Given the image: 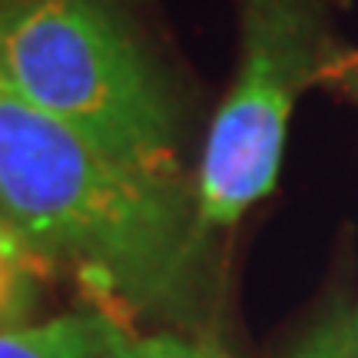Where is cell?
<instances>
[{"mask_svg":"<svg viewBox=\"0 0 358 358\" xmlns=\"http://www.w3.org/2000/svg\"><path fill=\"white\" fill-rule=\"evenodd\" d=\"M0 239H20V236L7 226V219H3V216H0Z\"/></svg>","mask_w":358,"mask_h":358,"instance_id":"30bf717a","label":"cell"},{"mask_svg":"<svg viewBox=\"0 0 358 358\" xmlns=\"http://www.w3.org/2000/svg\"><path fill=\"white\" fill-rule=\"evenodd\" d=\"M236 73L196 159L199 229L239 226L282 173L289 123L302 93L325 83L345 47L335 40L332 10L345 0H232Z\"/></svg>","mask_w":358,"mask_h":358,"instance_id":"3957f363","label":"cell"},{"mask_svg":"<svg viewBox=\"0 0 358 358\" xmlns=\"http://www.w3.org/2000/svg\"><path fill=\"white\" fill-rule=\"evenodd\" d=\"M352 335H355V348H358V312L352 315Z\"/></svg>","mask_w":358,"mask_h":358,"instance_id":"8fae6325","label":"cell"},{"mask_svg":"<svg viewBox=\"0 0 358 358\" xmlns=\"http://www.w3.org/2000/svg\"><path fill=\"white\" fill-rule=\"evenodd\" d=\"M113 312L80 308L20 329L0 332V358H110L116 332Z\"/></svg>","mask_w":358,"mask_h":358,"instance_id":"277c9868","label":"cell"},{"mask_svg":"<svg viewBox=\"0 0 358 358\" xmlns=\"http://www.w3.org/2000/svg\"><path fill=\"white\" fill-rule=\"evenodd\" d=\"M289 358H358L355 335H352V315L348 312H329L306 332V338L292 348Z\"/></svg>","mask_w":358,"mask_h":358,"instance_id":"8992f818","label":"cell"},{"mask_svg":"<svg viewBox=\"0 0 358 358\" xmlns=\"http://www.w3.org/2000/svg\"><path fill=\"white\" fill-rule=\"evenodd\" d=\"M3 3H24V0H0V7H3Z\"/></svg>","mask_w":358,"mask_h":358,"instance_id":"7c38bea8","label":"cell"},{"mask_svg":"<svg viewBox=\"0 0 358 358\" xmlns=\"http://www.w3.org/2000/svg\"><path fill=\"white\" fill-rule=\"evenodd\" d=\"M325 83L338 87L345 96H352L358 103V50H348L345 47V53L338 57V64L332 66V73H329Z\"/></svg>","mask_w":358,"mask_h":358,"instance_id":"ba28073f","label":"cell"},{"mask_svg":"<svg viewBox=\"0 0 358 358\" xmlns=\"http://www.w3.org/2000/svg\"><path fill=\"white\" fill-rule=\"evenodd\" d=\"M0 216L43 266H66L123 322L182 306L213 245L196 182L133 173L3 77Z\"/></svg>","mask_w":358,"mask_h":358,"instance_id":"6da1fadb","label":"cell"},{"mask_svg":"<svg viewBox=\"0 0 358 358\" xmlns=\"http://www.w3.org/2000/svg\"><path fill=\"white\" fill-rule=\"evenodd\" d=\"M110 358H150L146 345H143V335L129 332L127 322H116V332H113V352Z\"/></svg>","mask_w":358,"mask_h":358,"instance_id":"9c48e42d","label":"cell"},{"mask_svg":"<svg viewBox=\"0 0 358 358\" xmlns=\"http://www.w3.org/2000/svg\"><path fill=\"white\" fill-rule=\"evenodd\" d=\"M143 345L150 358H229V352L213 338H186L176 332L143 335Z\"/></svg>","mask_w":358,"mask_h":358,"instance_id":"52a82bcc","label":"cell"},{"mask_svg":"<svg viewBox=\"0 0 358 358\" xmlns=\"http://www.w3.org/2000/svg\"><path fill=\"white\" fill-rule=\"evenodd\" d=\"M40 266L24 239H0V332L30 322Z\"/></svg>","mask_w":358,"mask_h":358,"instance_id":"5b68a950","label":"cell"},{"mask_svg":"<svg viewBox=\"0 0 358 358\" xmlns=\"http://www.w3.org/2000/svg\"><path fill=\"white\" fill-rule=\"evenodd\" d=\"M0 77L133 173L196 179L182 93L133 0L3 3Z\"/></svg>","mask_w":358,"mask_h":358,"instance_id":"7a4b0ae2","label":"cell"}]
</instances>
